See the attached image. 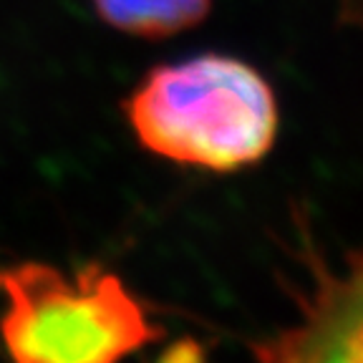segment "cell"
<instances>
[{
  "label": "cell",
  "mask_w": 363,
  "mask_h": 363,
  "mask_svg": "<svg viewBox=\"0 0 363 363\" xmlns=\"http://www.w3.org/2000/svg\"><path fill=\"white\" fill-rule=\"evenodd\" d=\"M162 358H164V361H197V358H202V346L192 338L179 340V343H174Z\"/></svg>",
  "instance_id": "8992f818"
},
{
  "label": "cell",
  "mask_w": 363,
  "mask_h": 363,
  "mask_svg": "<svg viewBox=\"0 0 363 363\" xmlns=\"http://www.w3.org/2000/svg\"><path fill=\"white\" fill-rule=\"evenodd\" d=\"M252 353L267 363H363V247L351 252L343 275L318 267L301 320L252 343Z\"/></svg>",
  "instance_id": "3957f363"
},
{
  "label": "cell",
  "mask_w": 363,
  "mask_h": 363,
  "mask_svg": "<svg viewBox=\"0 0 363 363\" xmlns=\"http://www.w3.org/2000/svg\"><path fill=\"white\" fill-rule=\"evenodd\" d=\"M106 26L139 38H169L210 16L212 0H91Z\"/></svg>",
  "instance_id": "277c9868"
},
{
  "label": "cell",
  "mask_w": 363,
  "mask_h": 363,
  "mask_svg": "<svg viewBox=\"0 0 363 363\" xmlns=\"http://www.w3.org/2000/svg\"><path fill=\"white\" fill-rule=\"evenodd\" d=\"M121 108L147 152L220 174L260 164L280 129L267 79L225 53L152 68Z\"/></svg>",
  "instance_id": "6da1fadb"
},
{
  "label": "cell",
  "mask_w": 363,
  "mask_h": 363,
  "mask_svg": "<svg viewBox=\"0 0 363 363\" xmlns=\"http://www.w3.org/2000/svg\"><path fill=\"white\" fill-rule=\"evenodd\" d=\"M335 13L343 26L363 30V0H335Z\"/></svg>",
  "instance_id": "5b68a950"
},
{
  "label": "cell",
  "mask_w": 363,
  "mask_h": 363,
  "mask_svg": "<svg viewBox=\"0 0 363 363\" xmlns=\"http://www.w3.org/2000/svg\"><path fill=\"white\" fill-rule=\"evenodd\" d=\"M0 335L18 363H111L164 335L106 267L66 275L48 262L0 267Z\"/></svg>",
  "instance_id": "7a4b0ae2"
}]
</instances>
